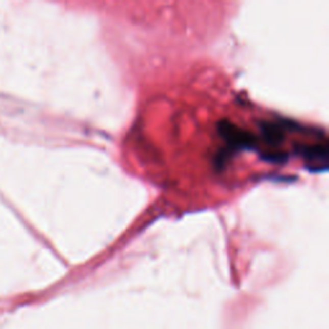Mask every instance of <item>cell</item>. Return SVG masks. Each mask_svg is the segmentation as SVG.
Wrapping results in <instances>:
<instances>
[{"mask_svg": "<svg viewBox=\"0 0 329 329\" xmlns=\"http://www.w3.org/2000/svg\"><path fill=\"white\" fill-rule=\"evenodd\" d=\"M297 153L306 161L308 169L313 171H325L328 167V148L325 144H314L300 147Z\"/></svg>", "mask_w": 329, "mask_h": 329, "instance_id": "1", "label": "cell"}]
</instances>
